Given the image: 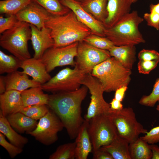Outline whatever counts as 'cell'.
<instances>
[{"mask_svg": "<svg viewBox=\"0 0 159 159\" xmlns=\"http://www.w3.org/2000/svg\"><path fill=\"white\" fill-rule=\"evenodd\" d=\"M88 90L83 85L75 90L49 95L47 105L60 119L71 139L76 138L84 121L82 116L81 104Z\"/></svg>", "mask_w": 159, "mask_h": 159, "instance_id": "6da1fadb", "label": "cell"}, {"mask_svg": "<svg viewBox=\"0 0 159 159\" xmlns=\"http://www.w3.org/2000/svg\"><path fill=\"white\" fill-rule=\"evenodd\" d=\"M54 41L53 47L67 46L83 41L91 34L90 30L80 21L71 11L65 14H51L45 22Z\"/></svg>", "mask_w": 159, "mask_h": 159, "instance_id": "7a4b0ae2", "label": "cell"}, {"mask_svg": "<svg viewBox=\"0 0 159 159\" xmlns=\"http://www.w3.org/2000/svg\"><path fill=\"white\" fill-rule=\"evenodd\" d=\"M136 10L127 14L111 27L106 28L105 37L114 45H135L145 41L139 26L144 20Z\"/></svg>", "mask_w": 159, "mask_h": 159, "instance_id": "3957f363", "label": "cell"}, {"mask_svg": "<svg viewBox=\"0 0 159 159\" xmlns=\"http://www.w3.org/2000/svg\"><path fill=\"white\" fill-rule=\"evenodd\" d=\"M91 74L98 80L104 92H110L123 86H127L131 80L132 72L111 57L96 66Z\"/></svg>", "mask_w": 159, "mask_h": 159, "instance_id": "277c9868", "label": "cell"}, {"mask_svg": "<svg viewBox=\"0 0 159 159\" xmlns=\"http://www.w3.org/2000/svg\"><path fill=\"white\" fill-rule=\"evenodd\" d=\"M31 36L29 24L19 21L14 27L2 33L0 37V45L23 61L31 58L28 45Z\"/></svg>", "mask_w": 159, "mask_h": 159, "instance_id": "5b68a950", "label": "cell"}, {"mask_svg": "<svg viewBox=\"0 0 159 159\" xmlns=\"http://www.w3.org/2000/svg\"><path fill=\"white\" fill-rule=\"evenodd\" d=\"M117 129L118 135L130 143L139 138L141 134H145L148 130L137 120L133 109L130 107L112 111L110 114Z\"/></svg>", "mask_w": 159, "mask_h": 159, "instance_id": "8992f818", "label": "cell"}, {"mask_svg": "<svg viewBox=\"0 0 159 159\" xmlns=\"http://www.w3.org/2000/svg\"><path fill=\"white\" fill-rule=\"evenodd\" d=\"M88 132L92 151L110 144L118 135L110 114L98 115L91 119L89 121Z\"/></svg>", "mask_w": 159, "mask_h": 159, "instance_id": "52a82bcc", "label": "cell"}, {"mask_svg": "<svg viewBox=\"0 0 159 159\" xmlns=\"http://www.w3.org/2000/svg\"><path fill=\"white\" fill-rule=\"evenodd\" d=\"M86 74L76 67L73 69L67 67L41 87L44 91L53 93L75 90L80 87L81 82Z\"/></svg>", "mask_w": 159, "mask_h": 159, "instance_id": "ba28073f", "label": "cell"}, {"mask_svg": "<svg viewBox=\"0 0 159 159\" xmlns=\"http://www.w3.org/2000/svg\"><path fill=\"white\" fill-rule=\"evenodd\" d=\"M86 86L91 94L90 102L84 119L89 121L93 117L103 114H110L112 112L109 103L104 100V92L98 80L91 73L86 74L81 82Z\"/></svg>", "mask_w": 159, "mask_h": 159, "instance_id": "9c48e42d", "label": "cell"}, {"mask_svg": "<svg viewBox=\"0 0 159 159\" xmlns=\"http://www.w3.org/2000/svg\"><path fill=\"white\" fill-rule=\"evenodd\" d=\"M64 126L60 119L52 110L39 120L36 128L28 134L42 144L51 145L58 139V133Z\"/></svg>", "mask_w": 159, "mask_h": 159, "instance_id": "30bf717a", "label": "cell"}, {"mask_svg": "<svg viewBox=\"0 0 159 159\" xmlns=\"http://www.w3.org/2000/svg\"><path fill=\"white\" fill-rule=\"evenodd\" d=\"M109 50L97 48L84 41L79 42L76 67L87 74L97 65L110 57Z\"/></svg>", "mask_w": 159, "mask_h": 159, "instance_id": "8fae6325", "label": "cell"}, {"mask_svg": "<svg viewBox=\"0 0 159 159\" xmlns=\"http://www.w3.org/2000/svg\"><path fill=\"white\" fill-rule=\"evenodd\" d=\"M79 42L60 47H52L49 49L44 54L41 61L45 65L49 73L55 68L68 65L75 66L74 58L77 54Z\"/></svg>", "mask_w": 159, "mask_h": 159, "instance_id": "7c38bea8", "label": "cell"}, {"mask_svg": "<svg viewBox=\"0 0 159 159\" xmlns=\"http://www.w3.org/2000/svg\"><path fill=\"white\" fill-rule=\"evenodd\" d=\"M61 3L68 8L78 20L88 27L91 34L105 37V29L103 23L95 18L82 7L81 2L75 0H61Z\"/></svg>", "mask_w": 159, "mask_h": 159, "instance_id": "4fadbf2b", "label": "cell"}, {"mask_svg": "<svg viewBox=\"0 0 159 159\" xmlns=\"http://www.w3.org/2000/svg\"><path fill=\"white\" fill-rule=\"evenodd\" d=\"M51 14L44 8L32 0L15 15L19 21L33 24L41 30L45 26V22Z\"/></svg>", "mask_w": 159, "mask_h": 159, "instance_id": "5bb4252c", "label": "cell"}, {"mask_svg": "<svg viewBox=\"0 0 159 159\" xmlns=\"http://www.w3.org/2000/svg\"><path fill=\"white\" fill-rule=\"evenodd\" d=\"M29 25L31 29L30 40L34 51L33 57L40 59L46 50L53 47L54 41L49 28L45 26L39 30L34 25Z\"/></svg>", "mask_w": 159, "mask_h": 159, "instance_id": "9a60e30c", "label": "cell"}, {"mask_svg": "<svg viewBox=\"0 0 159 159\" xmlns=\"http://www.w3.org/2000/svg\"><path fill=\"white\" fill-rule=\"evenodd\" d=\"M132 3V0H108L107 16L103 23L105 28L111 27L130 12Z\"/></svg>", "mask_w": 159, "mask_h": 159, "instance_id": "2e32d148", "label": "cell"}, {"mask_svg": "<svg viewBox=\"0 0 159 159\" xmlns=\"http://www.w3.org/2000/svg\"><path fill=\"white\" fill-rule=\"evenodd\" d=\"M21 68L22 72L31 76L32 80L42 85L49 81L51 76L44 64L40 59L34 57L22 61Z\"/></svg>", "mask_w": 159, "mask_h": 159, "instance_id": "e0dca14e", "label": "cell"}, {"mask_svg": "<svg viewBox=\"0 0 159 159\" xmlns=\"http://www.w3.org/2000/svg\"><path fill=\"white\" fill-rule=\"evenodd\" d=\"M21 92L16 90L6 91L0 94V111L6 117L8 115L21 112L24 108Z\"/></svg>", "mask_w": 159, "mask_h": 159, "instance_id": "ac0fdd59", "label": "cell"}, {"mask_svg": "<svg viewBox=\"0 0 159 159\" xmlns=\"http://www.w3.org/2000/svg\"><path fill=\"white\" fill-rule=\"evenodd\" d=\"M6 90L22 92L29 88L41 86L40 83L29 79L28 75L22 72L16 71L4 76Z\"/></svg>", "mask_w": 159, "mask_h": 159, "instance_id": "d6986e66", "label": "cell"}, {"mask_svg": "<svg viewBox=\"0 0 159 159\" xmlns=\"http://www.w3.org/2000/svg\"><path fill=\"white\" fill-rule=\"evenodd\" d=\"M89 122L84 120L76 138L75 159H87L92 150V147L88 132Z\"/></svg>", "mask_w": 159, "mask_h": 159, "instance_id": "ffe728a7", "label": "cell"}, {"mask_svg": "<svg viewBox=\"0 0 159 159\" xmlns=\"http://www.w3.org/2000/svg\"><path fill=\"white\" fill-rule=\"evenodd\" d=\"M109 51L111 57H114L126 68L131 69L136 60L135 45H114Z\"/></svg>", "mask_w": 159, "mask_h": 159, "instance_id": "44dd1931", "label": "cell"}, {"mask_svg": "<svg viewBox=\"0 0 159 159\" xmlns=\"http://www.w3.org/2000/svg\"><path fill=\"white\" fill-rule=\"evenodd\" d=\"M12 127L20 133L28 134L36 127L38 122L21 112L9 115L6 117Z\"/></svg>", "mask_w": 159, "mask_h": 159, "instance_id": "7402d4cb", "label": "cell"}, {"mask_svg": "<svg viewBox=\"0 0 159 159\" xmlns=\"http://www.w3.org/2000/svg\"><path fill=\"white\" fill-rule=\"evenodd\" d=\"M43 91L41 86L31 87L21 92L24 107L35 105H47L49 95Z\"/></svg>", "mask_w": 159, "mask_h": 159, "instance_id": "603a6c76", "label": "cell"}, {"mask_svg": "<svg viewBox=\"0 0 159 159\" xmlns=\"http://www.w3.org/2000/svg\"><path fill=\"white\" fill-rule=\"evenodd\" d=\"M129 144L127 141L118 135L110 144L102 147L111 154L113 159H131Z\"/></svg>", "mask_w": 159, "mask_h": 159, "instance_id": "cb8c5ba5", "label": "cell"}, {"mask_svg": "<svg viewBox=\"0 0 159 159\" xmlns=\"http://www.w3.org/2000/svg\"><path fill=\"white\" fill-rule=\"evenodd\" d=\"M0 132L11 143L19 148H22L28 142L27 138L19 134L14 130L6 117L0 111Z\"/></svg>", "mask_w": 159, "mask_h": 159, "instance_id": "d4e9b609", "label": "cell"}, {"mask_svg": "<svg viewBox=\"0 0 159 159\" xmlns=\"http://www.w3.org/2000/svg\"><path fill=\"white\" fill-rule=\"evenodd\" d=\"M108 0H85L81 2L83 8L103 24L107 16Z\"/></svg>", "mask_w": 159, "mask_h": 159, "instance_id": "484cf974", "label": "cell"}, {"mask_svg": "<svg viewBox=\"0 0 159 159\" xmlns=\"http://www.w3.org/2000/svg\"><path fill=\"white\" fill-rule=\"evenodd\" d=\"M129 150L131 159H152L150 144L140 137L129 144Z\"/></svg>", "mask_w": 159, "mask_h": 159, "instance_id": "4316f807", "label": "cell"}, {"mask_svg": "<svg viewBox=\"0 0 159 159\" xmlns=\"http://www.w3.org/2000/svg\"><path fill=\"white\" fill-rule=\"evenodd\" d=\"M22 61L13 55H8L0 50V74H9L21 68Z\"/></svg>", "mask_w": 159, "mask_h": 159, "instance_id": "83f0119b", "label": "cell"}, {"mask_svg": "<svg viewBox=\"0 0 159 159\" xmlns=\"http://www.w3.org/2000/svg\"><path fill=\"white\" fill-rule=\"evenodd\" d=\"M32 0H3L0 1V13L8 16L15 15Z\"/></svg>", "mask_w": 159, "mask_h": 159, "instance_id": "f1b7e54d", "label": "cell"}, {"mask_svg": "<svg viewBox=\"0 0 159 159\" xmlns=\"http://www.w3.org/2000/svg\"><path fill=\"white\" fill-rule=\"evenodd\" d=\"M32 0L40 5L52 15H63L70 11L61 3V0Z\"/></svg>", "mask_w": 159, "mask_h": 159, "instance_id": "f546056e", "label": "cell"}, {"mask_svg": "<svg viewBox=\"0 0 159 159\" xmlns=\"http://www.w3.org/2000/svg\"><path fill=\"white\" fill-rule=\"evenodd\" d=\"M75 142L59 145L56 151L49 156V159H75Z\"/></svg>", "mask_w": 159, "mask_h": 159, "instance_id": "4dcf8cb0", "label": "cell"}, {"mask_svg": "<svg viewBox=\"0 0 159 159\" xmlns=\"http://www.w3.org/2000/svg\"><path fill=\"white\" fill-rule=\"evenodd\" d=\"M83 41L96 48L105 50H109L114 45L106 37L92 34L86 37Z\"/></svg>", "mask_w": 159, "mask_h": 159, "instance_id": "1f68e13d", "label": "cell"}, {"mask_svg": "<svg viewBox=\"0 0 159 159\" xmlns=\"http://www.w3.org/2000/svg\"><path fill=\"white\" fill-rule=\"evenodd\" d=\"M46 105H35L24 107L21 112L36 120L44 116L49 110Z\"/></svg>", "mask_w": 159, "mask_h": 159, "instance_id": "d6a6232c", "label": "cell"}, {"mask_svg": "<svg viewBox=\"0 0 159 159\" xmlns=\"http://www.w3.org/2000/svg\"><path fill=\"white\" fill-rule=\"evenodd\" d=\"M159 100V78L156 79L153 90L150 94L144 95L140 99L139 103L143 105L153 107Z\"/></svg>", "mask_w": 159, "mask_h": 159, "instance_id": "836d02e7", "label": "cell"}, {"mask_svg": "<svg viewBox=\"0 0 159 159\" xmlns=\"http://www.w3.org/2000/svg\"><path fill=\"white\" fill-rule=\"evenodd\" d=\"M0 145L7 151L10 157L14 158L23 151L22 148H19L8 142L5 136L0 132Z\"/></svg>", "mask_w": 159, "mask_h": 159, "instance_id": "e575fe53", "label": "cell"}, {"mask_svg": "<svg viewBox=\"0 0 159 159\" xmlns=\"http://www.w3.org/2000/svg\"><path fill=\"white\" fill-rule=\"evenodd\" d=\"M19 21L16 15L8 16L7 17L0 16V33L14 27Z\"/></svg>", "mask_w": 159, "mask_h": 159, "instance_id": "d590c367", "label": "cell"}, {"mask_svg": "<svg viewBox=\"0 0 159 159\" xmlns=\"http://www.w3.org/2000/svg\"><path fill=\"white\" fill-rule=\"evenodd\" d=\"M159 61L139 60L138 64V68L139 73L148 74L157 66Z\"/></svg>", "mask_w": 159, "mask_h": 159, "instance_id": "8d00e7d4", "label": "cell"}, {"mask_svg": "<svg viewBox=\"0 0 159 159\" xmlns=\"http://www.w3.org/2000/svg\"><path fill=\"white\" fill-rule=\"evenodd\" d=\"M140 137L149 144L159 142V125L153 128L144 136Z\"/></svg>", "mask_w": 159, "mask_h": 159, "instance_id": "74e56055", "label": "cell"}, {"mask_svg": "<svg viewBox=\"0 0 159 159\" xmlns=\"http://www.w3.org/2000/svg\"><path fill=\"white\" fill-rule=\"evenodd\" d=\"M139 60L159 61V53L154 50L143 49L138 54Z\"/></svg>", "mask_w": 159, "mask_h": 159, "instance_id": "f35d334b", "label": "cell"}, {"mask_svg": "<svg viewBox=\"0 0 159 159\" xmlns=\"http://www.w3.org/2000/svg\"><path fill=\"white\" fill-rule=\"evenodd\" d=\"M143 19L147 22V25L153 27L157 30H159V14L153 12L145 13Z\"/></svg>", "mask_w": 159, "mask_h": 159, "instance_id": "ab89813d", "label": "cell"}, {"mask_svg": "<svg viewBox=\"0 0 159 159\" xmlns=\"http://www.w3.org/2000/svg\"><path fill=\"white\" fill-rule=\"evenodd\" d=\"M92 152L94 159H113L111 154L102 147Z\"/></svg>", "mask_w": 159, "mask_h": 159, "instance_id": "60d3db41", "label": "cell"}, {"mask_svg": "<svg viewBox=\"0 0 159 159\" xmlns=\"http://www.w3.org/2000/svg\"><path fill=\"white\" fill-rule=\"evenodd\" d=\"M128 89L127 86H123L115 91L114 98L117 100L122 102L124 98L125 93Z\"/></svg>", "mask_w": 159, "mask_h": 159, "instance_id": "b9f144b4", "label": "cell"}, {"mask_svg": "<svg viewBox=\"0 0 159 159\" xmlns=\"http://www.w3.org/2000/svg\"><path fill=\"white\" fill-rule=\"evenodd\" d=\"M110 107L112 111H118L123 109V106L121 102L117 100L115 98L112 99L109 103Z\"/></svg>", "mask_w": 159, "mask_h": 159, "instance_id": "7bdbcfd3", "label": "cell"}, {"mask_svg": "<svg viewBox=\"0 0 159 159\" xmlns=\"http://www.w3.org/2000/svg\"><path fill=\"white\" fill-rule=\"evenodd\" d=\"M150 145L152 152V159H159V146L155 144Z\"/></svg>", "mask_w": 159, "mask_h": 159, "instance_id": "ee69618b", "label": "cell"}, {"mask_svg": "<svg viewBox=\"0 0 159 159\" xmlns=\"http://www.w3.org/2000/svg\"><path fill=\"white\" fill-rule=\"evenodd\" d=\"M6 86L4 80V76H0V94L4 93L6 91Z\"/></svg>", "mask_w": 159, "mask_h": 159, "instance_id": "f6af8a7d", "label": "cell"}, {"mask_svg": "<svg viewBox=\"0 0 159 159\" xmlns=\"http://www.w3.org/2000/svg\"><path fill=\"white\" fill-rule=\"evenodd\" d=\"M150 12H153L159 14V2L156 4H151L150 6Z\"/></svg>", "mask_w": 159, "mask_h": 159, "instance_id": "bcb514c9", "label": "cell"}, {"mask_svg": "<svg viewBox=\"0 0 159 159\" xmlns=\"http://www.w3.org/2000/svg\"><path fill=\"white\" fill-rule=\"evenodd\" d=\"M158 104L157 105L156 109V110L159 112V100L158 101Z\"/></svg>", "mask_w": 159, "mask_h": 159, "instance_id": "7dc6e473", "label": "cell"}, {"mask_svg": "<svg viewBox=\"0 0 159 159\" xmlns=\"http://www.w3.org/2000/svg\"><path fill=\"white\" fill-rule=\"evenodd\" d=\"M138 1V0H132V3L136 2Z\"/></svg>", "mask_w": 159, "mask_h": 159, "instance_id": "c3c4849f", "label": "cell"}, {"mask_svg": "<svg viewBox=\"0 0 159 159\" xmlns=\"http://www.w3.org/2000/svg\"><path fill=\"white\" fill-rule=\"evenodd\" d=\"M75 0L78 1L80 2H81L84 1L85 0Z\"/></svg>", "mask_w": 159, "mask_h": 159, "instance_id": "681fc988", "label": "cell"}]
</instances>
